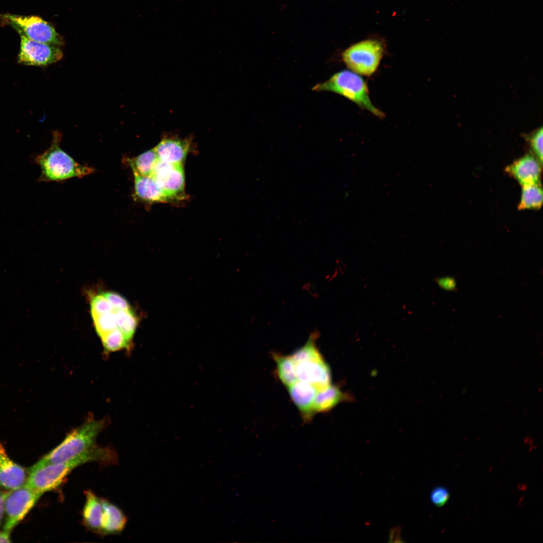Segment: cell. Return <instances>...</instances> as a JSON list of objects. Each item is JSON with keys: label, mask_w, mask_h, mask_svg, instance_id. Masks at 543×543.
I'll list each match as a JSON object with an SVG mask.
<instances>
[{"label": "cell", "mask_w": 543, "mask_h": 543, "mask_svg": "<svg viewBox=\"0 0 543 543\" xmlns=\"http://www.w3.org/2000/svg\"><path fill=\"white\" fill-rule=\"evenodd\" d=\"M62 134L52 133L50 147L36 156L35 162L40 166L39 182H60L73 177H82L94 172V169L78 163L60 147Z\"/></svg>", "instance_id": "6da1fadb"}, {"label": "cell", "mask_w": 543, "mask_h": 543, "mask_svg": "<svg viewBox=\"0 0 543 543\" xmlns=\"http://www.w3.org/2000/svg\"><path fill=\"white\" fill-rule=\"evenodd\" d=\"M105 419L88 417L80 426L71 430L56 447L40 461L44 464L67 461L96 446L97 438L106 426Z\"/></svg>", "instance_id": "7a4b0ae2"}, {"label": "cell", "mask_w": 543, "mask_h": 543, "mask_svg": "<svg viewBox=\"0 0 543 543\" xmlns=\"http://www.w3.org/2000/svg\"><path fill=\"white\" fill-rule=\"evenodd\" d=\"M316 91H330L338 94L382 119L385 114L372 103L367 84L359 74L349 70H343L334 74L326 81L316 85Z\"/></svg>", "instance_id": "3957f363"}, {"label": "cell", "mask_w": 543, "mask_h": 543, "mask_svg": "<svg viewBox=\"0 0 543 543\" xmlns=\"http://www.w3.org/2000/svg\"><path fill=\"white\" fill-rule=\"evenodd\" d=\"M384 51L382 42L370 39L351 45L342 52V58L351 71L369 76L378 69Z\"/></svg>", "instance_id": "277c9868"}, {"label": "cell", "mask_w": 543, "mask_h": 543, "mask_svg": "<svg viewBox=\"0 0 543 543\" xmlns=\"http://www.w3.org/2000/svg\"><path fill=\"white\" fill-rule=\"evenodd\" d=\"M2 17L19 35L31 40L58 47L64 44L63 38L54 27L39 17L5 14Z\"/></svg>", "instance_id": "5b68a950"}, {"label": "cell", "mask_w": 543, "mask_h": 543, "mask_svg": "<svg viewBox=\"0 0 543 543\" xmlns=\"http://www.w3.org/2000/svg\"><path fill=\"white\" fill-rule=\"evenodd\" d=\"M42 494L26 483L6 493L4 531L10 533L34 507Z\"/></svg>", "instance_id": "8992f818"}, {"label": "cell", "mask_w": 543, "mask_h": 543, "mask_svg": "<svg viewBox=\"0 0 543 543\" xmlns=\"http://www.w3.org/2000/svg\"><path fill=\"white\" fill-rule=\"evenodd\" d=\"M18 63L28 66H45L57 62L63 57L62 50L55 46L31 40L22 35Z\"/></svg>", "instance_id": "52a82bcc"}, {"label": "cell", "mask_w": 543, "mask_h": 543, "mask_svg": "<svg viewBox=\"0 0 543 543\" xmlns=\"http://www.w3.org/2000/svg\"><path fill=\"white\" fill-rule=\"evenodd\" d=\"M152 176L174 202L185 199V177L183 164H168L159 160Z\"/></svg>", "instance_id": "ba28073f"}, {"label": "cell", "mask_w": 543, "mask_h": 543, "mask_svg": "<svg viewBox=\"0 0 543 543\" xmlns=\"http://www.w3.org/2000/svg\"><path fill=\"white\" fill-rule=\"evenodd\" d=\"M295 364L298 380L313 385L318 391L331 385L330 369L321 353Z\"/></svg>", "instance_id": "9c48e42d"}, {"label": "cell", "mask_w": 543, "mask_h": 543, "mask_svg": "<svg viewBox=\"0 0 543 543\" xmlns=\"http://www.w3.org/2000/svg\"><path fill=\"white\" fill-rule=\"evenodd\" d=\"M190 146V139L166 136L154 149L159 161L168 164H183Z\"/></svg>", "instance_id": "30bf717a"}, {"label": "cell", "mask_w": 543, "mask_h": 543, "mask_svg": "<svg viewBox=\"0 0 543 543\" xmlns=\"http://www.w3.org/2000/svg\"><path fill=\"white\" fill-rule=\"evenodd\" d=\"M541 165L536 158L531 155H526L507 166L506 171L522 187L540 185Z\"/></svg>", "instance_id": "8fae6325"}, {"label": "cell", "mask_w": 543, "mask_h": 543, "mask_svg": "<svg viewBox=\"0 0 543 543\" xmlns=\"http://www.w3.org/2000/svg\"><path fill=\"white\" fill-rule=\"evenodd\" d=\"M290 396L305 422H309L315 414L314 410L317 389L312 385L298 380L287 388Z\"/></svg>", "instance_id": "7c38bea8"}, {"label": "cell", "mask_w": 543, "mask_h": 543, "mask_svg": "<svg viewBox=\"0 0 543 543\" xmlns=\"http://www.w3.org/2000/svg\"><path fill=\"white\" fill-rule=\"evenodd\" d=\"M27 474L25 469L14 462L0 442V486L9 490L24 485Z\"/></svg>", "instance_id": "4fadbf2b"}, {"label": "cell", "mask_w": 543, "mask_h": 543, "mask_svg": "<svg viewBox=\"0 0 543 543\" xmlns=\"http://www.w3.org/2000/svg\"><path fill=\"white\" fill-rule=\"evenodd\" d=\"M134 179V197L148 203L174 202L158 185L152 176H143L133 172Z\"/></svg>", "instance_id": "5bb4252c"}, {"label": "cell", "mask_w": 543, "mask_h": 543, "mask_svg": "<svg viewBox=\"0 0 543 543\" xmlns=\"http://www.w3.org/2000/svg\"><path fill=\"white\" fill-rule=\"evenodd\" d=\"M103 513L100 533L116 534L124 528L127 518L123 512L116 505L102 499Z\"/></svg>", "instance_id": "9a60e30c"}, {"label": "cell", "mask_w": 543, "mask_h": 543, "mask_svg": "<svg viewBox=\"0 0 543 543\" xmlns=\"http://www.w3.org/2000/svg\"><path fill=\"white\" fill-rule=\"evenodd\" d=\"M85 501L82 510V519L89 529L100 532L103 513L102 499L90 490L84 491Z\"/></svg>", "instance_id": "2e32d148"}, {"label": "cell", "mask_w": 543, "mask_h": 543, "mask_svg": "<svg viewBox=\"0 0 543 543\" xmlns=\"http://www.w3.org/2000/svg\"><path fill=\"white\" fill-rule=\"evenodd\" d=\"M346 398V395L337 386L331 384L326 389L317 391L314 403L315 413L329 411Z\"/></svg>", "instance_id": "e0dca14e"}, {"label": "cell", "mask_w": 543, "mask_h": 543, "mask_svg": "<svg viewBox=\"0 0 543 543\" xmlns=\"http://www.w3.org/2000/svg\"><path fill=\"white\" fill-rule=\"evenodd\" d=\"M158 161L154 148L136 157L126 159L133 172L143 176H152Z\"/></svg>", "instance_id": "ac0fdd59"}, {"label": "cell", "mask_w": 543, "mask_h": 543, "mask_svg": "<svg viewBox=\"0 0 543 543\" xmlns=\"http://www.w3.org/2000/svg\"><path fill=\"white\" fill-rule=\"evenodd\" d=\"M272 357L276 365L278 378L287 388L298 380L295 364L291 355L273 352Z\"/></svg>", "instance_id": "d6986e66"}, {"label": "cell", "mask_w": 543, "mask_h": 543, "mask_svg": "<svg viewBox=\"0 0 543 543\" xmlns=\"http://www.w3.org/2000/svg\"><path fill=\"white\" fill-rule=\"evenodd\" d=\"M114 309L118 327L132 343L138 324L137 316L131 309L128 310Z\"/></svg>", "instance_id": "ffe728a7"}, {"label": "cell", "mask_w": 543, "mask_h": 543, "mask_svg": "<svg viewBox=\"0 0 543 543\" xmlns=\"http://www.w3.org/2000/svg\"><path fill=\"white\" fill-rule=\"evenodd\" d=\"M542 202V191L540 185H527L522 187L518 209H539Z\"/></svg>", "instance_id": "44dd1931"}, {"label": "cell", "mask_w": 543, "mask_h": 543, "mask_svg": "<svg viewBox=\"0 0 543 543\" xmlns=\"http://www.w3.org/2000/svg\"><path fill=\"white\" fill-rule=\"evenodd\" d=\"M97 333L101 339L116 329L117 326L115 309L99 314H92Z\"/></svg>", "instance_id": "7402d4cb"}, {"label": "cell", "mask_w": 543, "mask_h": 543, "mask_svg": "<svg viewBox=\"0 0 543 543\" xmlns=\"http://www.w3.org/2000/svg\"><path fill=\"white\" fill-rule=\"evenodd\" d=\"M113 306L105 296L103 293H100L92 298L90 309L92 314H99L109 311Z\"/></svg>", "instance_id": "603a6c76"}, {"label": "cell", "mask_w": 543, "mask_h": 543, "mask_svg": "<svg viewBox=\"0 0 543 543\" xmlns=\"http://www.w3.org/2000/svg\"><path fill=\"white\" fill-rule=\"evenodd\" d=\"M450 494L447 489L441 486L434 488L430 495L431 503L437 507L444 506L448 502Z\"/></svg>", "instance_id": "cb8c5ba5"}, {"label": "cell", "mask_w": 543, "mask_h": 543, "mask_svg": "<svg viewBox=\"0 0 543 543\" xmlns=\"http://www.w3.org/2000/svg\"><path fill=\"white\" fill-rule=\"evenodd\" d=\"M531 147L536 158L542 164V128L541 127L530 137Z\"/></svg>", "instance_id": "d4e9b609"}, {"label": "cell", "mask_w": 543, "mask_h": 543, "mask_svg": "<svg viewBox=\"0 0 543 543\" xmlns=\"http://www.w3.org/2000/svg\"><path fill=\"white\" fill-rule=\"evenodd\" d=\"M103 293L115 308L123 310L131 309L128 302L119 294L113 292Z\"/></svg>", "instance_id": "484cf974"}, {"label": "cell", "mask_w": 543, "mask_h": 543, "mask_svg": "<svg viewBox=\"0 0 543 543\" xmlns=\"http://www.w3.org/2000/svg\"><path fill=\"white\" fill-rule=\"evenodd\" d=\"M435 281L440 288L446 291H455L457 289V282L453 277L446 276L438 278Z\"/></svg>", "instance_id": "4316f807"}, {"label": "cell", "mask_w": 543, "mask_h": 543, "mask_svg": "<svg viewBox=\"0 0 543 543\" xmlns=\"http://www.w3.org/2000/svg\"><path fill=\"white\" fill-rule=\"evenodd\" d=\"M6 493L0 491V525L5 514V500Z\"/></svg>", "instance_id": "83f0119b"}, {"label": "cell", "mask_w": 543, "mask_h": 543, "mask_svg": "<svg viewBox=\"0 0 543 543\" xmlns=\"http://www.w3.org/2000/svg\"><path fill=\"white\" fill-rule=\"evenodd\" d=\"M10 533L3 531H0V542H11Z\"/></svg>", "instance_id": "f1b7e54d"}]
</instances>
